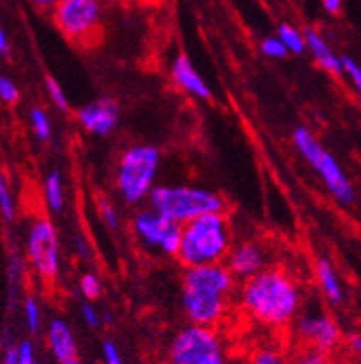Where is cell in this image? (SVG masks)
I'll return each instance as SVG.
<instances>
[{
    "label": "cell",
    "mask_w": 361,
    "mask_h": 364,
    "mask_svg": "<svg viewBox=\"0 0 361 364\" xmlns=\"http://www.w3.org/2000/svg\"><path fill=\"white\" fill-rule=\"evenodd\" d=\"M242 304L256 322L280 328L297 316L301 291L297 282L286 270L264 268L245 282Z\"/></svg>",
    "instance_id": "1"
},
{
    "label": "cell",
    "mask_w": 361,
    "mask_h": 364,
    "mask_svg": "<svg viewBox=\"0 0 361 364\" xmlns=\"http://www.w3.org/2000/svg\"><path fill=\"white\" fill-rule=\"evenodd\" d=\"M233 285V272L221 263L188 268L183 277L187 318L196 326L212 328L227 309V296Z\"/></svg>",
    "instance_id": "2"
},
{
    "label": "cell",
    "mask_w": 361,
    "mask_h": 364,
    "mask_svg": "<svg viewBox=\"0 0 361 364\" xmlns=\"http://www.w3.org/2000/svg\"><path fill=\"white\" fill-rule=\"evenodd\" d=\"M231 252V228L225 211L205 213L183 224L177 259L187 268L221 263Z\"/></svg>",
    "instance_id": "3"
},
{
    "label": "cell",
    "mask_w": 361,
    "mask_h": 364,
    "mask_svg": "<svg viewBox=\"0 0 361 364\" xmlns=\"http://www.w3.org/2000/svg\"><path fill=\"white\" fill-rule=\"evenodd\" d=\"M150 203L151 209L177 224H187L205 213L225 211V200L220 194L192 187H153Z\"/></svg>",
    "instance_id": "4"
},
{
    "label": "cell",
    "mask_w": 361,
    "mask_h": 364,
    "mask_svg": "<svg viewBox=\"0 0 361 364\" xmlns=\"http://www.w3.org/2000/svg\"><path fill=\"white\" fill-rule=\"evenodd\" d=\"M159 150L150 144H137L122 154L116 172V185L126 202L138 203L150 196L159 171Z\"/></svg>",
    "instance_id": "5"
},
{
    "label": "cell",
    "mask_w": 361,
    "mask_h": 364,
    "mask_svg": "<svg viewBox=\"0 0 361 364\" xmlns=\"http://www.w3.org/2000/svg\"><path fill=\"white\" fill-rule=\"evenodd\" d=\"M101 0H63L52 9V21L70 43L91 46L101 33Z\"/></svg>",
    "instance_id": "6"
},
{
    "label": "cell",
    "mask_w": 361,
    "mask_h": 364,
    "mask_svg": "<svg viewBox=\"0 0 361 364\" xmlns=\"http://www.w3.org/2000/svg\"><path fill=\"white\" fill-rule=\"evenodd\" d=\"M293 143L301 152V156L311 165V168L321 176V180L325 181L326 189L334 194V198L341 203H352L356 194H354L352 185L341 171L339 163L330 152L321 146V143L313 137L310 129L297 128L293 134Z\"/></svg>",
    "instance_id": "7"
},
{
    "label": "cell",
    "mask_w": 361,
    "mask_h": 364,
    "mask_svg": "<svg viewBox=\"0 0 361 364\" xmlns=\"http://www.w3.org/2000/svg\"><path fill=\"white\" fill-rule=\"evenodd\" d=\"M26 255L41 282H55L60 274V239L48 218L39 217L32 222L28 230Z\"/></svg>",
    "instance_id": "8"
},
{
    "label": "cell",
    "mask_w": 361,
    "mask_h": 364,
    "mask_svg": "<svg viewBox=\"0 0 361 364\" xmlns=\"http://www.w3.org/2000/svg\"><path fill=\"white\" fill-rule=\"evenodd\" d=\"M221 353L220 337L205 326H188L174 337L168 348V364H201Z\"/></svg>",
    "instance_id": "9"
},
{
    "label": "cell",
    "mask_w": 361,
    "mask_h": 364,
    "mask_svg": "<svg viewBox=\"0 0 361 364\" xmlns=\"http://www.w3.org/2000/svg\"><path fill=\"white\" fill-rule=\"evenodd\" d=\"M133 230L148 246L159 248L160 252L177 257L181 237H183V224L170 220L165 215L151 209V211L138 213L133 220Z\"/></svg>",
    "instance_id": "10"
},
{
    "label": "cell",
    "mask_w": 361,
    "mask_h": 364,
    "mask_svg": "<svg viewBox=\"0 0 361 364\" xmlns=\"http://www.w3.org/2000/svg\"><path fill=\"white\" fill-rule=\"evenodd\" d=\"M297 333L311 348L330 351L338 346L339 328L326 313H304L297 320Z\"/></svg>",
    "instance_id": "11"
},
{
    "label": "cell",
    "mask_w": 361,
    "mask_h": 364,
    "mask_svg": "<svg viewBox=\"0 0 361 364\" xmlns=\"http://www.w3.org/2000/svg\"><path fill=\"white\" fill-rule=\"evenodd\" d=\"M120 107L115 100L111 98H100L96 102H91L85 107H82L78 113L79 124L87 129L89 134L94 135H109L118 124Z\"/></svg>",
    "instance_id": "12"
},
{
    "label": "cell",
    "mask_w": 361,
    "mask_h": 364,
    "mask_svg": "<svg viewBox=\"0 0 361 364\" xmlns=\"http://www.w3.org/2000/svg\"><path fill=\"white\" fill-rule=\"evenodd\" d=\"M227 259H229L227 268L233 272V276L247 277L249 279V277L260 272V270H264L265 252L256 242H245V245H240L234 250H231Z\"/></svg>",
    "instance_id": "13"
},
{
    "label": "cell",
    "mask_w": 361,
    "mask_h": 364,
    "mask_svg": "<svg viewBox=\"0 0 361 364\" xmlns=\"http://www.w3.org/2000/svg\"><path fill=\"white\" fill-rule=\"evenodd\" d=\"M172 78L177 83L179 87L187 92H192L194 97L209 100L212 97L211 89L205 83V80L199 76L196 69H194L192 61L188 60V55L179 54L172 63Z\"/></svg>",
    "instance_id": "14"
},
{
    "label": "cell",
    "mask_w": 361,
    "mask_h": 364,
    "mask_svg": "<svg viewBox=\"0 0 361 364\" xmlns=\"http://www.w3.org/2000/svg\"><path fill=\"white\" fill-rule=\"evenodd\" d=\"M46 338H48V346H50L52 355L55 357V360H60L63 364L70 359H76V353H78L76 338H74L69 323L65 320H52L50 326H48V331H46Z\"/></svg>",
    "instance_id": "15"
},
{
    "label": "cell",
    "mask_w": 361,
    "mask_h": 364,
    "mask_svg": "<svg viewBox=\"0 0 361 364\" xmlns=\"http://www.w3.org/2000/svg\"><path fill=\"white\" fill-rule=\"evenodd\" d=\"M304 37H306L308 50L311 52L313 60L319 63L321 69H325L326 73L334 74V76H343V61L334 54V50L325 41V37L321 36L317 30H313V28H306Z\"/></svg>",
    "instance_id": "16"
},
{
    "label": "cell",
    "mask_w": 361,
    "mask_h": 364,
    "mask_svg": "<svg viewBox=\"0 0 361 364\" xmlns=\"http://www.w3.org/2000/svg\"><path fill=\"white\" fill-rule=\"evenodd\" d=\"M316 272L317 279H319L321 291L325 294L326 300L330 304L339 305L343 301V289H341V283L338 279V274H335L334 267L330 263L328 259H319L316 263Z\"/></svg>",
    "instance_id": "17"
},
{
    "label": "cell",
    "mask_w": 361,
    "mask_h": 364,
    "mask_svg": "<svg viewBox=\"0 0 361 364\" xmlns=\"http://www.w3.org/2000/svg\"><path fill=\"white\" fill-rule=\"evenodd\" d=\"M45 200L46 205L54 213H60L65 205V193H63V180L57 171L48 172L45 178Z\"/></svg>",
    "instance_id": "18"
},
{
    "label": "cell",
    "mask_w": 361,
    "mask_h": 364,
    "mask_svg": "<svg viewBox=\"0 0 361 364\" xmlns=\"http://www.w3.org/2000/svg\"><path fill=\"white\" fill-rule=\"evenodd\" d=\"M279 37L280 41L286 45L288 52H293V54H302L308 48L304 33H301L297 28L288 23H282L279 26Z\"/></svg>",
    "instance_id": "19"
},
{
    "label": "cell",
    "mask_w": 361,
    "mask_h": 364,
    "mask_svg": "<svg viewBox=\"0 0 361 364\" xmlns=\"http://www.w3.org/2000/svg\"><path fill=\"white\" fill-rule=\"evenodd\" d=\"M30 122H32L33 134L37 135V139L41 143H48L52 137V124L48 113L43 107H32V111H30Z\"/></svg>",
    "instance_id": "20"
},
{
    "label": "cell",
    "mask_w": 361,
    "mask_h": 364,
    "mask_svg": "<svg viewBox=\"0 0 361 364\" xmlns=\"http://www.w3.org/2000/svg\"><path fill=\"white\" fill-rule=\"evenodd\" d=\"M0 215L8 222H13L15 218L13 193H11V187H9V181L4 172H0Z\"/></svg>",
    "instance_id": "21"
},
{
    "label": "cell",
    "mask_w": 361,
    "mask_h": 364,
    "mask_svg": "<svg viewBox=\"0 0 361 364\" xmlns=\"http://www.w3.org/2000/svg\"><path fill=\"white\" fill-rule=\"evenodd\" d=\"M24 318H26L28 331L32 335L39 333V329H41V307L33 296H28L24 300Z\"/></svg>",
    "instance_id": "22"
},
{
    "label": "cell",
    "mask_w": 361,
    "mask_h": 364,
    "mask_svg": "<svg viewBox=\"0 0 361 364\" xmlns=\"http://www.w3.org/2000/svg\"><path fill=\"white\" fill-rule=\"evenodd\" d=\"M247 364H291L280 351L273 348H264V350H256L251 355Z\"/></svg>",
    "instance_id": "23"
},
{
    "label": "cell",
    "mask_w": 361,
    "mask_h": 364,
    "mask_svg": "<svg viewBox=\"0 0 361 364\" xmlns=\"http://www.w3.org/2000/svg\"><path fill=\"white\" fill-rule=\"evenodd\" d=\"M18 98H21V92H18L17 83L8 78V76H4V74H0V100L13 106L18 102Z\"/></svg>",
    "instance_id": "24"
},
{
    "label": "cell",
    "mask_w": 361,
    "mask_h": 364,
    "mask_svg": "<svg viewBox=\"0 0 361 364\" xmlns=\"http://www.w3.org/2000/svg\"><path fill=\"white\" fill-rule=\"evenodd\" d=\"M260 48L267 58H273V60H282L288 55V48L280 41V37H267L262 41Z\"/></svg>",
    "instance_id": "25"
},
{
    "label": "cell",
    "mask_w": 361,
    "mask_h": 364,
    "mask_svg": "<svg viewBox=\"0 0 361 364\" xmlns=\"http://www.w3.org/2000/svg\"><path fill=\"white\" fill-rule=\"evenodd\" d=\"M79 289L87 300H98L101 294V283L94 274H85L79 282Z\"/></svg>",
    "instance_id": "26"
},
{
    "label": "cell",
    "mask_w": 361,
    "mask_h": 364,
    "mask_svg": "<svg viewBox=\"0 0 361 364\" xmlns=\"http://www.w3.org/2000/svg\"><path fill=\"white\" fill-rule=\"evenodd\" d=\"M46 91H48V95H50L52 102H54L55 106L60 107V109H67L69 107V100H67V97H65L63 89H61V85L57 83V80L52 78V76H46Z\"/></svg>",
    "instance_id": "27"
},
{
    "label": "cell",
    "mask_w": 361,
    "mask_h": 364,
    "mask_svg": "<svg viewBox=\"0 0 361 364\" xmlns=\"http://www.w3.org/2000/svg\"><path fill=\"white\" fill-rule=\"evenodd\" d=\"M341 61H343V70L347 73L350 82L354 83V87H356L357 95H360L361 98V67L352 60V58H348V55H343Z\"/></svg>",
    "instance_id": "28"
},
{
    "label": "cell",
    "mask_w": 361,
    "mask_h": 364,
    "mask_svg": "<svg viewBox=\"0 0 361 364\" xmlns=\"http://www.w3.org/2000/svg\"><path fill=\"white\" fill-rule=\"evenodd\" d=\"M291 364H328L325 351H319L316 348H310V350L299 353Z\"/></svg>",
    "instance_id": "29"
},
{
    "label": "cell",
    "mask_w": 361,
    "mask_h": 364,
    "mask_svg": "<svg viewBox=\"0 0 361 364\" xmlns=\"http://www.w3.org/2000/svg\"><path fill=\"white\" fill-rule=\"evenodd\" d=\"M98 209H100L101 218L106 220L107 226H109L111 230H116V228H118V217H116V211L115 208H113V203L107 198H104V196H100V198H98Z\"/></svg>",
    "instance_id": "30"
},
{
    "label": "cell",
    "mask_w": 361,
    "mask_h": 364,
    "mask_svg": "<svg viewBox=\"0 0 361 364\" xmlns=\"http://www.w3.org/2000/svg\"><path fill=\"white\" fill-rule=\"evenodd\" d=\"M17 351H18V364H37L35 351H33V346L30 341L18 342Z\"/></svg>",
    "instance_id": "31"
},
{
    "label": "cell",
    "mask_w": 361,
    "mask_h": 364,
    "mask_svg": "<svg viewBox=\"0 0 361 364\" xmlns=\"http://www.w3.org/2000/svg\"><path fill=\"white\" fill-rule=\"evenodd\" d=\"M104 360H106V364H123L118 348L109 341L104 344Z\"/></svg>",
    "instance_id": "32"
},
{
    "label": "cell",
    "mask_w": 361,
    "mask_h": 364,
    "mask_svg": "<svg viewBox=\"0 0 361 364\" xmlns=\"http://www.w3.org/2000/svg\"><path fill=\"white\" fill-rule=\"evenodd\" d=\"M82 314L89 328H98V326H100V314L96 313V309H94L91 304H83Z\"/></svg>",
    "instance_id": "33"
},
{
    "label": "cell",
    "mask_w": 361,
    "mask_h": 364,
    "mask_svg": "<svg viewBox=\"0 0 361 364\" xmlns=\"http://www.w3.org/2000/svg\"><path fill=\"white\" fill-rule=\"evenodd\" d=\"M30 4L35 6L37 9H43V11H52L55 6H60L63 0H28Z\"/></svg>",
    "instance_id": "34"
},
{
    "label": "cell",
    "mask_w": 361,
    "mask_h": 364,
    "mask_svg": "<svg viewBox=\"0 0 361 364\" xmlns=\"http://www.w3.org/2000/svg\"><path fill=\"white\" fill-rule=\"evenodd\" d=\"M348 348L352 350L354 355L361 359V335H357V333L348 335Z\"/></svg>",
    "instance_id": "35"
},
{
    "label": "cell",
    "mask_w": 361,
    "mask_h": 364,
    "mask_svg": "<svg viewBox=\"0 0 361 364\" xmlns=\"http://www.w3.org/2000/svg\"><path fill=\"white\" fill-rule=\"evenodd\" d=\"M323 6L330 15H338L343 8V0H323Z\"/></svg>",
    "instance_id": "36"
},
{
    "label": "cell",
    "mask_w": 361,
    "mask_h": 364,
    "mask_svg": "<svg viewBox=\"0 0 361 364\" xmlns=\"http://www.w3.org/2000/svg\"><path fill=\"white\" fill-rule=\"evenodd\" d=\"M2 364H18V351L17 346H9L2 357Z\"/></svg>",
    "instance_id": "37"
},
{
    "label": "cell",
    "mask_w": 361,
    "mask_h": 364,
    "mask_svg": "<svg viewBox=\"0 0 361 364\" xmlns=\"http://www.w3.org/2000/svg\"><path fill=\"white\" fill-rule=\"evenodd\" d=\"M0 54L2 55H8L9 54V41H8V36H6L4 28L0 24Z\"/></svg>",
    "instance_id": "38"
},
{
    "label": "cell",
    "mask_w": 361,
    "mask_h": 364,
    "mask_svg": "<svg viewBox=\"0 0 361 364\" xmlns=\"http://www.w3.org/2000/svg\"><path fill=\"white\" fill-rule=\"evenodd\" d=\"M201 364H227V360H225L223 353H216V355L209 357V359L203 360Z\"/></svg>",
    "instance_id": "39"
},
{
    "label": "cell",
    "mask_w": 361,
    "mask_h": 364,
    "mask_svg": "<svg viewBox=\"0 0 361 364\" xmlns=\"http://www.w3.org/2000/svg\"><path fill=\"white\" fill-rule=\"evenodd\" d=\"M63 364H83V363L78 359V357H76V359H70V360H67V363H63Z\"/></svg>",
    "instance_id": "40"
},
{
    "label": "cell",
    "mask_w": 361,
    "mask_h": 364,
    "mask_svg": "<svg viewBox=\"0 0 361 364\" xmlns=\"http://www.w3.org/2000/svg\"><path fill=\"white\" fill-rule=\"evenodd\" d=\"M120 2H144V0H120Z\"/></svg>",
    "instance_id": "41"
}]
</instances>
